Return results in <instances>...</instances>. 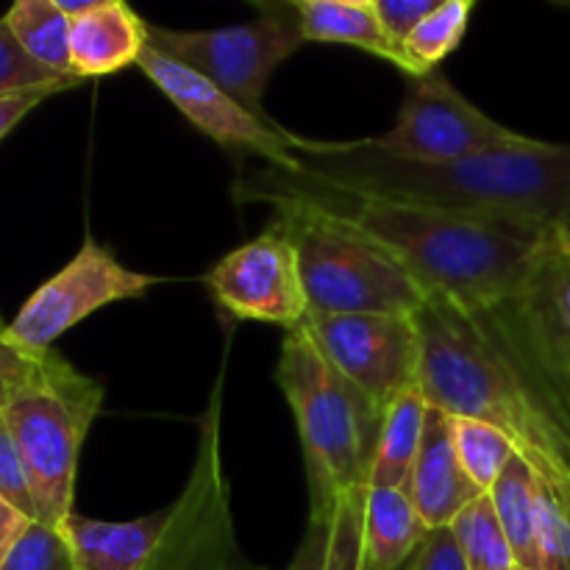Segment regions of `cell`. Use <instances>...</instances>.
Listing matches in <instances>:
<instances>
[{
    "instance_id": "1",
    "label": "cell",
    "mask_w": 570,
    "mask_h": 570,
    "mask_svg": "<svg viewBox=\"0 0 570 570\" xmlns=\"http://www.w3.org/2000/svg\"><path fill=\"white\" fill-rule=\"evenodd\" d=\"M289 154L295 165L284 173L332 193L432 206L529 232L570 228V142L527 137L510 148L421 165L393 159L367 139L323 142L289 134Z\"/></svg>"
},
{
    "instance_id": "2",
    "label": "cell",
    "mask_w": 570,
    "mask_h": 570,
    "mask_svg": "<svg viewBox=\"0 0 570 570\" xmlns=\"http://www.w3.org/2000/svg\"><path fill=\"white\" fill-rule=\"evenodd\" d=\"M237 204L301 200L365 232L390 250L423 287L468 312L510 304L527 278L529 262L546 232L454 215L432 206L356 198L315 187L278 167H248L232 187Z\"/></svg>"
},
{
    "instance_id": "25",
    "label": "cell",
    "mask_w": 570,
    "mask_h": 570,
    "mask_svg": "<svg viewBox=\"0 0 570 570\" xmlns=\"http://www.w3.org/2000/svg\"><path fill=\"white\" fill-rule=\"evenodd\" d=\"M451 434H454V449L462 471L476 484L479 493H490L495 479L518 454L512 440L499 429L482 421H471V417H451Z\"/></svg>"
},
{
    "instance_id": "26",
    "label": "cell",
    "mask_w": 570,
    "mask_h": 570,
    "mask_svg": "<svg viewBox=\"0 0 570 570\" xmlns=\"http://www.w3.org/2000/svg\"><path fill=\"white\" fill-rule=\"evenodd\" d=\"M78 78L56 76V72L45 70L42 65L31 59L20 42L14 39L11 28L0 17V98L14 92H28V89H67L78 87Z\"/></svg>"
},
{
    "instance_id": "31",
    "label": "cell",
    "mask_w": 570,
    "mask_h": 570,
    "mask_svg": "<svg viewBox=\"0 0 570 570\" xmlns=\"http://www.w3.org/2000/svg\"><path fill=\"white\" fill-rule=\"evenodd\" d=\"M53 351V348H50ZM50 351H28L26 345H20L11 334L9 323L0 317V384H9V387H22V384L31 382L39 371H42L45 360H48Z\"/></svg>"
},
{
    "instance_id": "39",
    "label": "cell",
    "mask_w": 570,
    "mask_h": 570,
    "mask_svg": "<svg viewBox=\"0 0 570 570\" xmlns=\"http://www.w3.org/2000/svg\"><path fill=\"white\" fill-rule=\"evenodd\" d=\"M515 570H527V568H515Z\"/></svg>"
},
{
    "instance_id": "37",
    "label": "cell",
    "mask_w": 570,
    "mask_h": 570,
    "mask_svg": "<svg viewBox=\"0 0 570 570\" xmlns=\"http://www.w3.org/2000/svg\"><path fill=\"white\" fill-rule=\"evenodd\" d=\"M11 390H14V387H9V384H0V410H3V404L9 401Z\"/></svg>"
},
{
    "instance_id": "8",
    "label": "cell",
    "mask_w": 570,
    "mask_h": 570,
    "mask_svg": "<svg viewBox=\"0 0 570 570\" xmlns=\"http://www.w3.org/2000/svg\"><path fill=\"white\" fill-rule=\"evenodd\" d=\"M259 17L226 28H184L154 26L150 45L159 53L193 67L204 78L232 95L243 109L259 120H271L265 111V89L273 72L304 42L293 3H254Z\"/></svg>"
},
{
    "instance_id": "11",
    "label": "cell",
    "mask_w": 570,
    "mask_h": 570,
    "mask_svg": "<svg viewBox=\"0 0 570 570\" xmlns=\"http://www.w3.org/2000/svg\"><path fill=\"white\" fill-rule=\"evenodd\" d=\"M298 328L382 412L421 382L415 315H309Z\"/></svg>"
},
{
    "instance_id": "36",
    "label": "cell",
    "mask_w": 570,
    "mask_h": 570,
    "mask_svg": "<svg viewBox=\"0 0 570 570\" xmlns=\"http://www.w3.org/2000/svg\"><path fill=\"white\" fill-rule=\"evenodd\" d=\"M31 523H33L31 518L22 515L17 507H11L9 501L0 499V566H3V560L9 557V551L14 549L17 540L28 532V527H31Z\"/></svg>"
},
{
    "instance_id": "21",
    "label": "cell",
    "mask_w": 570,
    "mask_h": 570,
    "mask_svg": "<svg viewBox=\"0 0 570 570\" xmlns=\"http://www.w3.org/2000/svg\"><path fill=\"white\" fill-rule=\"evenodd\" d=\"M538 473L523 456L515 454L488 493L501 529L510 540L518 568L527 570H543L538 534Z\"/></svg>"
},
{
    "instance_id": "34",
    "label": "cell",
    "mask_w": 570,
    "mask_h": 570,
    "mask_svg": "<svg viewBox=\"0 0 570 570\" xmlns=\"http://www.w3.org/2000/svg\"><path fill=\"white\" fill-rule=\"evenodd\" d=\"M328 540H332V518L326 521H306V532L295 549L287 570H326L328 566Z\"/></svg>"
},
{
    "instance_id": "23",
    "label": "cell",
    "mask_w": 570,
    "mask_h": 570,
    "mask_svg": "<svg viewBox=\"0 0 570 570\" xmlns=\"http://www.w3.org/2000/svg\"><path fill=\"white\" fill-rule=\"evenodd\" d=\"M473 9H476V0H440L438 9L404 42V56L412 70L410 78L440 70V65L465 39Z\"/></svg>"
},
{
    "instance_id": "18",
    "label": "cell",
    "mask_w": 570,
    "mask_h": 570,
    "mask_svg": "<svg viewBox=\"0 0 570 570\" xmlns=\"http://www.w3.org/2000/svg\"><path fill=\"white\" fill-rule=\"evenodd\" d=\"M301 37L315 45H348L412 76L406 56L384 31L376 0H293Z\"/></svg>"
},
{
    "instance_id": "32",
    "label": "cell",
    "mask_w": 570,
    "mask_h": 570,
    "mask_svg": "<svg viewBox=\"0 0 570 570\" xmlns=\"http://www.w3.org/2000/svg\"><path fill=\"white\" fill-rule=\"evenodd\" d=\"M440 0H376L379 20H382L387 37L404 50L406 39L415 33V28L432 14ZM410 65V61H406Z\"/></svg>"
},
{
    "instance_id": "5",
    "label": "cell",
    "mask_w": 570,
    "mask_h": 570,
    "mask_svg": "<svg viewBox=\"0 0 570 570\" xmlns=\"http://www.w3.org/2000/svg\"><path fill=\"white\" fill-rule=\"evenodd\" d=\"M273 220L298 254L309 315H417L426 293L417 278L351 223L301 204H276Z\"/></svg>"
},
{
    "instance_id": "14",
    "label": "cell",
    "mask_w": 570,
    "mask_h": 570,
    "mask_svg": "<svg viewBox=\"0 0 570 570\" xmlns=\"http://www.w3.org/2000/svg\"><path fill=\"white\" fill-rule=\"evenodd\" d=\"M142 76L198 128L200 134L226 150L259 156L265 165L278 170H293L295 159L289 154V134L273 120H259L223 92L217 83L195 72L193 67L159 53L154 45L139 59Z\"/></svg>"
},
{
    "instance_id": "29",
    "label": "cell",
    "mask_w": 570,
    "mask_h": 570,
    "mask_svg": "<svg viewBox=\"0 0 570 570\" xmlns=\"http://www.w3.org/2000/svg\"><path fill=\"white\" fill-rule=\"evenodd\" d=\"M538 534L543 570H570V510L543 484L538 490Z\"/></svg>"
},
{
    "instance_id": "13",
    "label": "cell",
    "mask_w": 570,
    "mask_h": 570,
    "mask_svg": "<svg viewBox=\"0 0 570 570\" xmlns=\"http://www.w3.org/2000/svg\"><path fill=\"white\" fill-rule=\"evenodd\" d=\"M204 282L212 301L237 321L273 323L293 332L309 317L298 254L276 220L215 262Z\"/></svg>"
},
{
    "instance_id": "15",
    "label": "cell",
    "mask_w": 570,
    "mask_h": 570,
    "mask_svg": "<svg viewBox=\"0 0 570 570\" xmlns=\"http://www.w3.org/2000/svg\"><path fill=\"white\" fill-rule=\"evenodd\" d=\"M406 495L426 529L451 527L471 501L484 495L462 471L454 434H451V415L434 406L429 410L426 432H423L421 451L412 465Z\"/></svg>"
},
{
    "instance_id": "30",
    "label": "cell",
    "mask_w": 570,
    "mask_h": 570,
    "mask_svg": "<svg viewBox=\"0 0 570 570\" xmlns=\"http://www.w3.org/2000/svg\"><path fill=\"white\" fill-rule=\"evenodd\" d=\"M0 499L9 501L11 507L37 521V504H33L31 479H28L26 462H22L20 449L9 432V423L0 415Z\"/></svg>"
},
{
    "instance_id": "4",
    "label": "cell",
    "mask_w": 570,
    "mask_h": 570,
    "mask_svg": "<svg viewBox=\"0 0 570 570\" xmlns=\"http://www.w3.org/2000/svg\"><path fill=\"white\" fill-rule=\"evenodd\" d=\"M276 384L298 426L309 518L326 521L340 501L365 493L371 484L384 412L301 328L284 334Z\"/></svg>"
},
{
    "instance_id": "22",
    "label": "cell",
    "mask_w": 570,
    "mask_h": 570,
    "mask_svg": "<svg viewBox=\"0 0 570 570\" xmlns=\"http://www.w3.org/2000/svg\"><path fill=\"white\" fill-rule=\"evenodd\" d=\"M3 20L20 42V48L37 65L56 72V76L76 78L70 61L72 20L59 9L56 0H17L6 11Z\"/></svg>"
},
{
    "instance_id": "24",
    "label": "cell",
    "mask_w": 570,
    "mask_h": 570,
    "mask_svg": "<svg viewBox=\"0 0 570 570\" xmlns=\"http://www.w3.org/2000/svg\"><path fill=\"white\" fill-rule=\"evenodd\" d=\"M456 543H460L462 557H465L468 570H515V554L510 549L504 529H501L499 515L493 510L490 495H479L476 501L465 507L451 523Z\"/></svg>"
},
{
    "instance_id": "3",
    "label": "cell",
    "mask_w": 570,
    "mask_h": 570,
    "mask_svg": "<svg viewBox=\"0 0 570 570\" xmlns=\"http://www.w3.org/2000/svg\"><path fill=\"white\" fill-rule=\"evenodd\" d=\"M415 321L426 404L504 432L540 484L570 507V417L557 401L454 301L426 295Z\"/></svg>"
},
{
    "instance_id": "16",
    "label": "cell",
    "mask_w": 570,
    "mask_h": 570,
    "mask_svg": "<svg viewBox=\"0 0 570 570\" xmlns=\"http://www.w3.org/2000/svg\"><path fill=\"white\" fill-rule=\"evenodd\" d=\"M150 45V22L122 0H95L92 9L72 20L70 61L78 81L117 76L137 67Z\"/></svg>"
},
{
    "instance_id": "7",
    "label": "cell",
    "mask_w": 570,
    "mask_h": 570,
    "mask_svg": "<svg viewBox=\"0 0 570 570\" xmlns=\"http://www.w3.org/2000/svg\"><path fill=\"white\" fill-rule=\"evenodd\" d=\"M223 390L226 362L200 415L193 468L173 501V518L145 570H267L239 546L232 484L223 462Z\"/></svg>"
},
{
    "instance_id": "33",
    "label": "cell",
    "mask_w": 570,
    "mask_h": 570,
    "mask_svg": "<svg viewBox=\"0 0 570 570\" xmlns=\"http://www.w3.org/2000/svg\"><path fill=\"white\" fill-rule=\"evenodd\" d=\"M415 570H468L460 543H456L451 527L429 529L426 540L421 543L417 554L412 557Z\"/></svg>"
},
{
    "instance_id": "17",
    "label": "cell",
    "mask_w": 570,
    "mask_h": 570,
    "mask_svg": "<svg viewBox=\"0 0 570 570\" xmlns=\"http://www.w3.org/2000/svg\"><path fill=\"white\" fill-rule=\"evenodd\" d=\"M170 518L173 504L126 523L92 521L72 512L59 529L70 543L78 570H145Z\"/></svg>"
},
{
    "instance_id": "38",
    "label": "cell",
    "mask_w": 570,
    "mask_h": 570,
    "mask_svg": "<svg viewBox=\"0 0 570 570\" xmlns=\"http://www.w3.org/2000/svg\"><path fill=\"white\" fill-rule=\"evenodd\" d=\"M404 570H415V568H412V562H410V566H406V568H404Z\"/></svg>"
},
{
    "instance_id": "35",
    "label": "cell",
    "mask_w": 570,
    "mask_h": 570,
    "mask_svg": "<svg viewBox=\"0 0 570 570\" xmlns=\"http://www.w3.org/2000/svg\"><path fill=\"white\" fill-rule=\"evenodd\" d=\"M61 89H28V92H14L3 95L0 98V142L37 109L39 104L50 98V95H59Z\"/></svg>"
},
{
    "instance_id": "27",
    "label": "cell",
    "mask_w": 570,
    "mask_h": 570,
    "mask_svg": "<svg viewBox=\"0 0 570 570\" xmlns=\"http://www.w3.org/2000/svg\"><path fill=\"white\" fill-rule=\"evenodd\" d=\"M0 570H78V562L61 529L33 521Z\"/></svg>"
},
{
    "instance_id": "6",
    "label": "cell",
    "mask_w": 570,
    "mask_h": 570,
    "mask_svg": "<svg viewBox=\"0 0 570 570\" xmlns=\"http://www.w3.org/2000/svg\"><path fill=\"white\" fill-rule=\"evenodd\" d=\"M104 406V384L50 351L42 371L11 390L0 415L26 462L37 521L59 529L72 515L78 456Z\"/></svg>"
},
{
    "instance_id": "12",
    "label": "cell",
    "mask_w": 570,
    "mask_h": 570,
    "mask_svg": "<svg viewBox=\"0 0 570 570\" xmlns=\"http://www.w3.org/2000/svg\"><path fill=\"white\" fill-rule=\"evenodd\" d=\"M154 284H159V278L131 271L106 245L87 237L56 276L28 295L9 328L17 343L42 354L89 315L117 301L142 298Z\"/></svg>"
},
{
    "instance_id": "28",
    "label": "cell",
    "mask_w": 570,
    "mask_h": 570,
    "mask_svg": "<svg viewBox=\"0 0 570 570\" xmlns=\"http://www.w3.org/2000/svg\"><path fill=\"white\" fill-rule=\"evenodd\" d=\"M365 493L348 495L334 507L326 570H365V549H362V499Z\"/></svg>"
},
{
    "instance_id": "20",
    "label": "cell",
    "mask_w": 570,
    "mask_h": 570,
    "mask_svg": "<svg viewBox=\"0 0 570 570\" xmlns=\"http://www.w3.org/2000/svg\"><path fill=\"white\" fill-rule=\"evenodd\" d=\"M432 406L423 399L421 387L401 393L393 404L384 410L382 429H379L376 456L371 468V484L367 488L406 490L412 465L421 451L426 417Z\"/></svg>"
},
{
    "instance_id": "10",
    "label": "cell",
    "mask_w": 570,
    "mask_h": 570,
    "mask_svg": "<svg viewBox=\"0 0 570 570\" xmlns=\"http://www.w3.org/2000/svg\"><path fill=\"white\" fill-rule=\"evenodd\" d=\"M523 139L527 134L495 122L488 111L471 104L443 70H434L426 76L406 78L404 104L395 126L367 142L393 159L443 165V161L510 148Z\"/></svg>"
},
{
    "instance_id": "9",
    "label": "cell",
    "mask_w": 570,
    "mask_h": 570,
    "mask_svg": "<svg viewBox=\"0 0 570 570\" xmlns=\"http://www.w3.org/2000/svg\"><path fill=\"white\" fill-rule=\"evenodd\" d=\"M479 317L570 415V228L546 232L521 293Z\"/></svg>"
},
{
    "instance_id": "19",
    "label": "cell",
    "mask_w": 570,
    "mask_h": 570,
    "mask_svg": "<svg viewBox=\"0 0 570 570\" xmlns=\"http://www.w3.org/2000/svg\"><path fill=\"white\" fill-rule=\"evenodd\" d=\"M429 529L406 490L367 488L362 499V549L365 570H404L426 540Z\"/></svg>"
}]
</instances>
